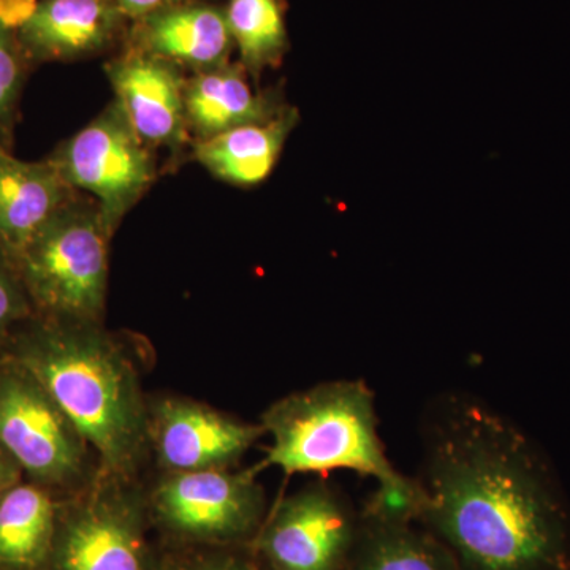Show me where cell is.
<instances>
[{
    "instance_id": "6da1fadb",
    "label": "cell",
    "mask_w": 570,
    "mask_h": 570,
    "mask_svg": "<svg viewBox=\"0 0 570 570\" xmlns=\"http://www.w3.org/2000/svg\"><path fill=\"white\" fill-rule=\"evenodd\" d=\"M422 515L463 570H570V509L546 453L478 397L428 409Z\"/></svg>"
},
{
    "instance_id": "7a4b0ae2",
    "label": "cell",
    "mask_w": 570,
    "mask_h": 570,
    "mask_svg": "<svg viewBox=\"0 0 570 570\" xmlns=\"http://www.w3.org/2000/svg\"><path fill=\"white\" fill-rule=\"evenodd\" d=\"M2 354L50 393L99 460V471L132 479L148 438V404L129 356L100 324L32 317Z\"/></svg>"
},
{
    "instance_id": "3957f363",
    "label": "cell",
    "mask_w": 570,
    "mask_h": 570,
    "mask_svg": "<svg viewBox=\"0 0 570 570\" xmlns=\"http://www.w3.org/2000/svg\"><path fill=\"white\" fill-rule=\"evenodd\" d=\"M261 425L272 441L261 468L276 466L287 475L347 469L377 483L407 479L390 463L374 393L363 381L341 379L291 393L266 409Z\"/></svg>"
},
{
    "instance_id": "277c9868",
    "label": "cell",
    "mask_w": 570,
    "mask_h": 570,
    "mask_svg": "<svg viewBox=\"0 0 570 570\" xmlns=\"http://www.w3.org/2000/svg\"><path fill=\"white\" fill-rule=\"evenodd\" d=\"M111 236L94 202L75 195L14 261L37 317L100 324Z\"/></svg>"
},
{
    "instance_id": "5b68a950",
    "label": "cell",
    "mask_w": 570,
    "mask_h": 570,
    "mask_svg": "<svg viewBox=\"0 0 570 570\" xmlns=\"http://www.w3.org/2000/svg\"><path fill=\"white\" fill-rule=\"evenodd\" d=\"M0 445L24 478L55 494L78 493L97 474L80 431L32 373L6 354H0Z\"/></svg>"
},
{
    "instance_id": "8992f818",
    "label": "cell",
    "mask_w": 570,
    "mask_h": 570,
    "mask_svg": "<svg viewBox=\"0 0 570 570\" xmlns=\"http://www.w3.org/2000/svg\"><path fill=\"white\" fill-rule=\"evenodd\" d=\"M148 513V501L132 479L97 471L85 489L59 502L45 570H154Z\"/></svg>"
},
{
    "instance_id": "52a82bcc",
    "label": "cell",
    "mask_w": 570,
    "mask_h": 570,
    "mask_svg": "<svg viewBox=\"0 0 570 570\" xmlns=\"http://www.w3.org/2000/svg\"><path fill=\"white\" fill-rule=\"evenodd\" d=\"M257 471L228 468L167 472L148 499L149 513L168 534L209 547L250 546L265 517Z\"/></svg>"
},
{
    "instance_id": "ba28073f",
    "label": "cell",
    "mask_w": 570,
    "mask_h": 570,
    "mask_svg": "<svg viewBox=\"0 0 570 570\" xmlns=\"http://www.w3.org/2000/svg\"><path fill=\"white\" fill-rule=\"evenodd\" d=\"M48 159L70 189L91 195L111 238L157 175L153 149L116 100Z\"/></svg>"
},
{
    "instance_id": "9c48e42d",
    "label": "cell",
    "mask_w": 570,
    "mask_h": 570,
    "mask_svg": "<svg viewBox=\"0 0 570 570\" xmlns=\"http://www.w3.org/2000/svg\"><path fill=\"white\" fill-rule=\"evenodd\" d=\"M358 528L346 498L317 482L281 499L250 546L268 570H347Z\"/></svg>"
},
{
    "instance_id": "30bf717a",
    "label": "cell",
    "mask_w": 570,
    "mask_h": 570,
    "mask_svg": "<svg viewBox=\"0 0 570 570\" xmlns=\"http://www.w3.org/2000/svg\"><path fill=\"white\" fill-rule=\"evenodd\" d=\"M265 436L247 423L189 397H160L148 404V438L167 472L230 468Z\"/></svg>"
},
{
    "instance_id": "8fae6325",
    "label": "cell",
    "mask_w": 570,
    "mask_h": 570,
    "mask_svg": "<svg viewBox=\"0 0 570 570\" xmlns=\"http://www.w3.org/2000/svg\"><path fill=\"white\" fill-rule=\"evenodd\" d=\"M105 70L116 102L149 148L176 153L187 145L186 78L179 67L132 48Z\"/></svg>"
},
{
    "instance_id": "7c38bea8",
    "label": "cell",
    "mask_w": 570,
    "mask_h": 570,
    "mask_svg": "<svg viewBox=\"0 0 570 570\" xmlns=\"http://www.w3.org/2000/svg\"><path fill=\"white\" fill-rule=\"evenodd\" d=\"M124 20L112 0H40L17 37L31 63L77 61L110 48Z\"/></svg>"
},
{
    "instance_id": "4fadbf2b",
    "label": "cell",
    "mask_w": 570,
    "mask_h": 570,
    "mask_svg": "<svg viewBox=\"0 0 570 570\" xmlns=\"http://www.w3.org/2000/svg\"><path fill=\"white\" fill-rule=\"evenodd\" d=\"M235 45L225 11L208 3L184 2L137 21L134 50L179 69H214L228 62Z\"/></svg>"
},
{
    "instance_id": "5bb4252c",
    "label": "cell",
    "mask_w": 570,
    "mask_h": 570,
    "mask_svg": "<svg viewBox=\"0 0 570 570\" xmlns=\"http://www.w3.org/2000/svg\"><path fill=\"white\" fill-rule=\"evenodd\" d=\"M75 195L50 159L24 163L0 145V249L14 264L33 236Z\"/></svg>"
},
{
    "instance_id": "9a60e30c",
    "label": "cell",
    "mask_w": 570,
    "mask_h": 570,
    "mask_svg": "<svg viewBox=\"0 0 570 570\" xmlns=\"http://www.w3.org/2000/svg\"><path fill=\"white\" fill-rule=\"evenodd\" d=\"M242 63H224L195 71L186 80V118L197 140L227 132L247 124L265 122L285 107L269 92L254 91Z\"/></svg>"
},
{
    "instance_id": "2e32d148",
    "label": "cell",
    "mask_w": 570,
    "mask_h": 570,
    "mask_svg": "<svg viewBox=\"0 0 570 570\" xmlns=\"http://www.w3.org/2000/svg\"><path fill=\"white\" fill-rule=\"evenodd\" d=\"M298 112L285 107L265 122L247 124L214 137L195 140L194 157L216 178L234 186L264 183L275 170Z\"/></svg>"
},
{
    "instance_id": "e0dca14e",
    "label": "cell",
    "mask_w": 570,
    "mask_h": 570,
    "mask_svg": "<svg viewBox=\"0 0 570 570\" xmlns=\"http://www.w3.org/2000/svg\"><path fill=\"white\" fill-rule=\"evenodd\" d=\"M59 502L39 483L24 482L0 499V570H45L55 540Z\"/></svg>"
},
{
    "instance_id": "ac0fdd59",
    "label": "cell",
    "mask_w": 570,
    "mask_h": 570,
    "mask_svg": "<svg viewBox=\"0 0 570 570\" xmlns=\"http://www.w3.org/2000/svg\"><path fill=\"white\" fill-rule=\"evenodd\" d=\"M347 570H463L452 551L414 523L360 515L358 538Z\"/></svg>"
},
{
    "instance_id": "d6986e66",
    "label": "cell",
    "mask_w": 570,
    "mask_h": 570,
    "mask_svg": "<svg viewBox=\"0 0 570 570\" xmlns=\"http://www.w3.org/2000/svg\"><path fill=\"white\" fill-rule=\"evenodd\" d=\"M224 11L247 73L258 77L281 62L288 47L281 0H228Z\"/></svg>"
},
{
    "instance_id": "ffe728a7",
    "label": "cell",
    "mask_w": 570,
    "mask_h": 570,
    "mask_svg": "<svg viewBox=\"0 0 570 570\" xmlns=\"http://www.w3.org/2000/svg\"><path fill=\"white\" fill-rule=\"evenodd\" d=\"M29 63L17 32L0 26V145L9 149Z\"/></svg>"
},
{
    "instance_id": "44dd1931",
    "label": "cell",
    "mask_w": 570,
    "mask_h": 570,
    "mask_svg": "<svg viewBox=\"0 0 570 570\" xmlns=\"http://www.w3.org/2000/svg\"><path fill=\"white\" fill-rule=\"evenodd\" d=\"M422 491L415 479L400 483H377L360 515L389 523H415L422 515Z\"/></svg>"
},
{
    "instance_id": "7402d4cb",
    "label": "cell",
    "mask_w": 570,
    "mask_h": 570,
    "mask_svg": "<svg viewBox=\"0 0 570 570\" xmlns=\"http://www.w3.org/2000/svg\"><path fill=\"white\" fill-rule=\"evenodd\" d=\"M32 317H36V311L26 294L17 266L0 249V354L11 336Z\"/></svg>"
},
{
    "instance_id": "603a6c76",
    "label": "cell",
    "mask_w": 570,
    "mask_h": 570,
    "mask_svg": "<svg viewBox=\"0 0 570 570\" xmlns=\"http://www.w3.org/2000/svg\"><path fill=\"white\" fill-rule=\"evenodd\" d=\"M170 570H268L255 553L236 547H216V551L194 554Z\"/></svg>"
},
{
    "instance_id": "cb8c5ba5",
    "label": "cell",
    "mask_w": 570,
    "mask_h": 570,
    "mask_svg": "<svg viewBox=\"0 0 570 570\" xmlns=\"http://www.w3.org/2000/svg\"><path fill=\"white\" fill-rule=\"evenodd\" d=\"M40 0H0V26L18 32L36 13Z\"/></svg>"
},
{
    "instance_id": "d4e9b609",
    "label": "cell",
    "mask_w": 570,
    "mask_h": 570,
    "mask_svg": "<svg viewBox=\"0 0 570 570\" xmlns=\"http://www.w3.org/2000/svg\"><path fill=\"white\" fill-rule=\"evenodd\" d=\"M112 2L121 10L124 17L138 21L156 13V11L178 6V3L189 2V0H112Z\"/></svg>"
},
{
    "instance_id": "484cf974",
    "label": "cell",
    "mask_w": 570,
    "mask_h": 570,
    "mask_svg": "<svg viewBox=\"0 0 570 570\" xmlns=\"http://www.w3.org/2000/svg\"><path fill=\"white\" fill-rule=\"evenodd\" d=\"M24 480V472L6 449L0 445V499L6 497L7 491Z\"/></svg>"
}]
</instances>
